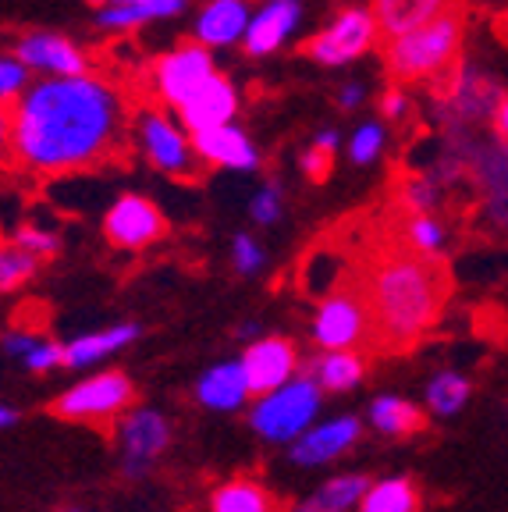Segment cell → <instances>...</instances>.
Returning <instances> with one entry per match:
<instances>
[{
  "label": "cell",
  "mask_w": 508,
  "mask_h": 512,
  "mask_svg": "<svg viewBox=\"0 0 508 512\" xmlns=\"http://www.w3.org/2000/svg\"><path fill=\"white\" fill-rule=\"evenodd\" d=\"M15 57L25 68H36L47 79H75V75H89V57L72 40L54 36V32H29L15 47Z\"/></svg>",
  "instance_id": "11"
},
{
  "label": "cell",
  "mask_w": 508,
  "mask_h": 512,
  "mask_svg": "<svg viewBox=\"0 0 508 512\" xmlns=\"http://www.w3.org/2000/svg\"><path fill=\"white\" fill-rule=\"evenodd\" d=\"M363 86H356V82H349V86H342V93H338V104L345 107V111H356L359 104H363Z\"/></svg>",
  "instance_id": "40"
},
{
  "label": "cell",
  "mask_w": 508,
  "mask_h": 512,
  "mask_svg": "<svg viewBox=\"0 0 508 512\" xmlns=\"http://www.w3.org/2000/svg\"><path fill=\"white\" fill-rule=\"evenodd\" d=\"M405 111H409V96L402 93V89H388V93L381 96V114L391 121L405 118Z\"/></svg>",
  "instance_id": "39"
},
{
  "label": "cell",
  "mask_w": 508,
  "mask_h": 512,
  "mask_svg": "<svg viewBox=\"0 0 508 512\" xmlns=\"http://www.w3.org/2000/svg\"><path fill=\"white\" fill-rule=\"evenodd\" d=\"M366 374V363L359 360L356 352H327L317 360V384L327 392H345L356 388Z\"/></svg>",
  "instance_id": "26"
},
{
  "label": "cell",
  "mask_w": 508,
  "mask_h": 512,
  "mask_svg": "<svg viewBox=\"0 0 508 512\" xmlns=\"http://www.w3.org/2000/svg\"><path fill=\"white\" fill-rule=\"evenodd\" d=\"M231 249H235V267H239L242 274H253L256 267L263 264V249L253 235H235Z\"/></svg>",
  "instance_id": "36"
},
{
  "label": "cell",
  "mask_w": 508,
  "mask_h": 512,
  "mask_svg": "<svg viewBox=\"0 0 508 512\" xmlns=\"http://www.w3.org/2000/svg\"><path fill=\"white\" fill-rule=\"evenodd\" d=\"M299 22H302L299 0H267V4L253 15V22H249L242 47H246V54H253V57L274 54L278 47H285L288 36L299 29Z\"/></svg>",
  "instance_id": "14"
},
{
  "label": "cell",
  "mask_w": 508,
  "mask_h": 512,
  "mask_svg": "<svg viewBox=\"0 0 508 512\" xmlns=\"http://www.w3.org/2000/svg\"><path fill=\"white\" fill-rule=\"evenodd\" d=\"M125 456H128V473H139L153 463V459L171 445V427L160 413L143 409V413H132L125 420Z\"/></svg>",
  "instance_id": "18"
},
{
  "label": "cell",
  "mask_w": 508,
  "mask_h": 512,
  "mask_svg": "<svg viewBox=\"0 0 508 512\" xmlns=\"http://www.w3.org/2000/svg\"><path fill=\"white\" fill-rule=\"evenodd\" d=\"M405 239H409L413 253L423 256V260H437L448 246L445 224L437 221L434 214H413L409 217V224H405Z\"/></svg>",
  "instance_id": "29"
},
{
  "label": "cell",
  "mask_w": 508,
  "mask_h": 512,
  "mask_svg": "<svg viewBox=\"0 0 508 512\" xmlns=\"http://www.w3.org/2000/svg\"><path fill=\"white\" fill-rule=\"evenodd\" d=\"M217 75L214 57L207 54V47L199 43H185V47H175L171 54H164L157 64H153V89L164 104L182 107L192 93H196L203 82H210Z\"/></svg>",
  "instance_id": "9"
},
{
  "label": "cell",
  "mask_w": 508,
  "mask_h": 512,
  "mask_svg": "<svg viewBox=\"0 0 508 512\" xmlns=\"http://www.w3.org/2000/svg\"><path fill=\"white\" fill-rule=\"evenodd\" d=\"M462 47V18L445 15L434 22L420 25V29L395 36L384 47V64L398 82H420L437 79L455 64Z\"/></svg>",
  "instance_id": "3"
},
{
  "label": "cell",
  "mask_w": 508,
  "mask_h": 512,
  "mask_svg": "<svg viewBox=\"0 0 508 512\" xmlns=\"http://www.w3.org/2000/svg\"><path fill=\"white\" fill-rule=\"evenodd\" d=\"M135 143L164 175H189L192 171V136L153 107L135 114Z\"/></svg>",
  "instance_id": "8"
},
{
  "label": "cell",
  "mask_w": 508,
  "mask_h": 512,
  "mask_svg": "<svg viewBox=\"0 0 508 512\" xmlns=\"http://www.w3.org/2000/svg\"><path fill=\"white\" fill-rule=\"evenodd\" d=\"M331 164H334V153L331 150H320L317 143L310 146V150L302 153V171L313 178V182H324L327 178V171H331Z\"/></svg>",
  "instance_id": "37"
},
{
  "label": "cell",
  "mask_w": 508,
  "mask_h": 512,
  "mask_svg": "<svg viewBox=\"0 0 508 512\" xmlns=\"http://www.w3.org/2000/svg\"><path fill=\"white\" fill-rule=\"evenodd\" d=\"M420 509V491L413 480L405 477H388L377 480L374 488L366 491V498L359 502V512H416Z\"/></svg>",
  "instance_id": "25"
},
{
  "label": "cell",
  "mask_w": 508,
  "mask_h": 512,
  "mask_svg": "<svg viewBox=\"0 0 508 512\" xmlns=\"http://www.w3.org/2000/svg\"><path fill=\"white\" fill-rule=\"evenodd\" d=\"M167 221L160 214V207L146 196L125 192L104 217V235L111 246L118 249H146L157 239H164Z\"/></svg>",
  "instance_id": "10"
},
{
  "label": "cell",
  "mask_w": 508,
  "mask_h": 512,
  "mask_svg": "<svg viewBox=\"0 0 508 512\" xmlns=\"http://www.w3.org/2000/svg\"><path fill=\"white\" fill-rule=\"evenodd\" d=\"M210 509L214 512H281L278 498L270 495L260 480H253V477H235V480H228L224 488H217L214 498H210Z\"/></svg>",
  "instance_id": "21"
},
{
  "label": "cell",
  "mask_w": 508,
  "mask_h": 512,
  "mask_svg": "<svg viewBox=\"0 0 508 512\" xmlns=\"http://www.w3.org/2000/svg\"><path fill=\"white\" fill-rule=\"evenodd\" d=\"M366 491H370L366 477L349 473V477H338V480H331V484H324V488L313 495V505H317L320 512H349L363 502Z\"/></svg>",
  "instance_id": "28"
},
{
  "label": "cell",
  "mask_w": 508,
  "mask_h": 512,
  "mask_svg": "<svg viewBox=\"0 0 508 512\" xmlns=\"http://www.w3.org/2000/svg\"><path fill=\"white\" fill-rule=\"evenodd\" d=\"M111 4H150V0H111Z\"/></svg>",
  "instance_id": "45"
},
{
  "label": "cell",
  "mask_w": 508,
  "mask_h": 512,
  "mask_svg": "<svg viewBox=\"0 0 508 512\" xmlns=\"http://www.w3.org/2000/svg\"><path fill=\"white\" fill-rule=\"evenodd\" d=\"M370 424L381 434H388V438H405V434L423 431V413L409 399L384 395V399H374V406H370Z\"/></svg>",
  "instance_id": "24"
},
{
  "label": "cell",
  "mask_w": 508,
  "mask_h": 512,
  "mask_svg": "<svg viewBox=\"0 0 508 512\" xmlns=\"http://www.w3.org/2000/svg\"><path fill=\"white\" fill-rule=\"evenodd\" d=\"M89 4H104V8H107V4H111V0H89Z\"/></svg>",
  "instance_id": "46"
},
{
  "label": "cell",
  "mask_w": 508,
  "mask_h": 512,
  "mask_svg": "<svg viewBox=\"0 0 508 512\" xmlns=\"http://www.w3.org/2000/svg\"><path fill=\"white\" fill-rule=\"evenodd\" d=\"M8 424H15V409L0 406V427H8Z\"/></svg>",
  "instance_id": "44"
},
{
  "label": "cell",
  "mask_w": 508,
  "mask_h": 512,
  "mask_svg": "<svg viewBox=\"0 0 508 512\" xmlns=\"http://www.w3.org/2000/svg\"><path fill=\"white\" fill-rule=\"evenodd\" d=\"M374 40H377L374 15L363 8H345L327 29H320L302 47V54L313 57L317 64H327V68H338V64H349L356 57H363L366 50L374 47Z\"/></svg>",
  "instance_id": "7"
},
{
  "label": "cell",
  "mask_w": 508,
  "mask_h": 512,
  "mask_svg": "<svg viewBox=\"0 0 508 512\" xmlns=\"http://www.w3.org/2000/svg\"><path fill=\"white\" fill-rule=\"evenodd\" d=\"M494 121H498L501 139H508V96H501L498 107H494Z\"/></svg>",
  "instance_id": "42"
},
{
  "label": "cell",
  "mask_w": 508,
  "mask_h": 512,
  "mask_svg": "<svg viewBox=\"0 0 508 512\" xmlns=\"http://www.w3.org/2000/svg\"><path fill=\"white\" fill-rule=\"evenodd\" d=\"M192 150H196V157L214 164V168H231V171L260 168V153H256L253 139L239 125H221V128H210V132H199V136H192Z\"/></svg>",
  "instance_id": "15"
},
{
  "label": "cell",
  "mask_w": 508,
  "mask_h": 512,
  "mask_svg": "<svg viewBox=\"0 0 508 512\" xmlns=\"http://www.w3.org/2000/svg\"><path fill=\"white\" fill-rule=\"evenodd\" d=\"M317 146H320V150L334 153V146H338V132H334V128H324V132L317 136Z\"/></svg>",
  "instance_id": "43"
},
{
  "label": "cell",
  "mask_w": 508,
  "mask_h": 512,
  "mask_svg": "<svg viewBox=\"0 0 508 512\" xmlns=\"http://www.w3.org/2000/svg\"><path fill=\"white\" fill-rule=\"evenodd\" d=\"M402 203L413 214H430L437 207V185L430 178H409L402 185Z\"/></svg>",
  "instance_id": "33"
},
{
  "label": "cell",
  "mask_w": 508,
  "mask_h": 512,
  "mask_svg": "<svg viewBox=\"0 0 508 512\" xmlns=\"http://www.w3.org/2000/svg\"><path fill=\"white\" fill-rule=\"evenodd\" d=\"M11 150V111L0 107V157Z\"/></svg>",
  "instance_id": "41"
},
{
  "label": "cell",
  "mask_w": 508,
  "mask_h": 512,
  "mask_svg": "<svg viewBox=\"0 0 508 512\" xmlns=\"http://www.w3.org/2000/svg\"><path fill=\"white\" fill-rule=\"evenodd\" d=\"M253 221L260 224H274L281 217V185L278 182H267L260 192L253 196V207H249Z\"/></svg>",
  "instance_id": "35"
},
{
  "label": "cell",
  "mask_w": 508,
  "mask_h": 512,
  "mask_svg": "<svg viewBox=\"0 0 508 512\" xmlns=\"http://www.w3.org/2000/svg\"><path fill=\"white\" fill-rule=\"evenodd\" d=\"M359 441V420L356 416H342V420H331V424L313 427L306 438H299V445L292 448V459L302 466H317L327 459H338L342 452H349Z\"/></svg>",
  "instance_id": "19"
},
{
  "label": "cell",
  "mask_w": 508,
  "mask_h": 512,
  "mask_svg": "<svg viewBox=\"0 0 508 512\" xmlns=\"http://www.w3.org/2000/svg\"><path fill=\"white\" fill-rule=\"evenodd\" d=\"M64 512H82V509H64Z\"/></svg>",
  "instance_id": "47"
},
{
  "label": "cell",
  "mask_w": 508,
  "mask_h": 512,
  "mask_svg": "<svg viewBox=\"0 0 508 512\" xmlns=\"http://www.w3.org/2000/svg\"><path fill=\"white\" fill-rule=\"evenodd\" d=\"M370 324L381 349H405L430 328L445 303V274L434 260L416 253H384L363 281Z\"/></svg>",
  "instance_id": "2"
},
{
  "label": "cell",
  "mask_w": 508,
  "mask_h": 512,
  "mask_svg": "<svg viewBox=\"0 0 508 512\" xmlns=\"http://www.w3.org/2000/svg\"><path fill=\"white\" fill-rule=\"evenodd\" d=\"M135 335H139L135 324H118V328L93 331V335H86V338H75V342L64 349V363H68V367H89V363L104 360V356H111V352L125 349Z\"/></svg>",
  "instance_id": "22"
},
{
  "label": "cell",
  "mask_w": 508,
  "mask_h": 512,
  "mask_svg": "<svg viewBox=\"0 0 508 512\" xmlns=\"http://www.w3.org/2000/svg\"><path fill=\"white\" fill-rule=\"evenodd\" d=\"M239 111V93L231 86L224 75H214L210 82L196 89V93L178 107V118H182V128L189 136H199V132H210V128L231 125Z\"/></svg>",
  "instance_id": "12"
},
{
  "label": "cell",
  "mask_w": 508,
  "mask_h": 512,
  "mask_svg": "<svg viewBox=\"0 0 508 512\" xmlns=\"http://www.w3.org/2000/svg\"><path fill=\"white\" fill-rule=\"evenodd\" d=\"M15 246L40 260V256H54L57 249H61V242H57V235L43 232V228H36V224H25V228H18Z\"/></svg>",
  "instance_id": "34"
},
{
  "label": "cell",
  "mask_w": 508,
  "mask_h": 512,
  "mask_svg": "<svg viewBox=\"0 0 508 512\" xmlns=\"http://www.w3.org/2000/svg\"><path fill=\"white\" fill-rule=\"evenodd\" d=\"M320 409V384L302 377V381H292L285 388H278L274 395L260 402L253 409V427L270 441H288L295 434L306 431L313 416Z\"/></svg>",
  "instance_id": "6"
},
{
  "label": "cell",
  "mask_w": 508,
  "mask_h": 512,
  "mask_svg": "<svg viewBox=\"0 0 508 512\" xmlns=\"http://www.w3.org/2000/svg\"><path fill=\"white\" fill-rule=\"evenodd\" d=\"M25 82H29V68H25L18 57H8V54H0V107L8 104H15L18 96L25 93Z\"/></svg>",
  "instance_id": "32"
},
{
  "label": "cell",
  "mask_w": 508,
  "mask_h": 512,
  "mask_svg": "<svg viewBox=\"0 0 508 512\" xmlns=\"http://www.w3.org/2000/svg\"><path fill=\"white\" fill-rule=\"evenodd\" d=\"M469 395H473V384L455 370H445L427 384V406L434 416H455L469 402Z\"/></svg>",
  "instance_id": "27"
},
{
  "label": "cell",
  "mask_w": 508,
  "mask_h": 512,
  "mask_svg": "<svg viewBox=\"0 0 508 512\" xmlns=\"http://www.w3.org/2000/svg\"><path fill=\"white\" fill-rule=\"evenodd\" d=\"M384 150V128L377 125V121H366V125L356 128V136L349 139V157L352 164H374L377 157H381Z\"/></svg>",
  "instance_id": "31"
},
{
  "label": "cell",
  "mask_w": 508,
  "mask_h": 512,
  "mask_svg": "<svg viewBox=\"0 0 508 512\" xmlns=\"http://www.w3.org/2000/svg\"><path fill=\"white\" fill-rule=\"evenodd\" d=\"M459 0H370V15H374L377 29L395 40L405 32L420 29V25L434 22V18L452 15Z\"/></svg>",
  "instance_id": "16"
},
{
  "label": "cell",
  "mask_w": 508,
  "mask_h": 512,
  "mask_svg": "<svg viewBox=\"0 0 508 512\" xmlns=\"http://www.w3.org/2000/svg\"><path fill=\"white\" fill-rule=\"evenodd\" d=\"M25 363H29L32 370H50L54 363H64V349L54 342H40V345H32V352L25 356Z\"/></svg>",
  "instance_id": "38"
},
{
  "label": "cell",
  "mask_w": 508,
  "mask_h": 512,
  "mask_svg": "<svg viewBox=\"0 0 508 512\" xmlns=\"http://www.w3.org/2000/svg\"><path fill=\"white\" fill-rule=\"evenodd\" d=\"M132 402H135V384L128 381V374L111 370V374H96L89 381L68 388L61 399L50 402L47 413L57 416V420H68V424L100 427L104 434H114V424H118L121 413Z\"/></svg>",
  "instance_id": "4"
},
{
  "label": "cell",
  "mask_w": 508,
  "mask_h": 512,
  "mask_svg": "<svg viewBox=\"0 0 508 512\" xmlns=\"http://www.w3.org/2000/svg\"><path fill=\"white\" fill-rule=\"evenodd\" d=\"M196 395H199V402L210 409H235L249 395L242 363H221V367L207 370V374L199 377Z\"/></svg>",
  "instance_id": "20"
},
{
  "label": "cell",
  "mask_w": 508,
  "mask_h": 512,
  "mask_svg": "<svg viewBox=\"0 0 508 512\" xmlns=\"http://www.w3.org/2000/svg\"><path fill=\"white\" fill-rule=\"evenodd\" d=\"M32 274H36V256L0 242V292H11V288L25 285Z\"/></svg>",
  "instance_id": "30"
},
{
  "label": "cell",
  "mask_w": 508,
  "mask_h": 512,
  "mask_svg": "<svg viewBox=\"0 0 508 512\" xmlns=\"http://www.w3.org/2000/svg\"><path fill=\"white\" fill-rule=\"evenodd\" d=\"M185 8V0H150V4H107L100 8L96 22L104 29H139L146 22H157V18H171Z\"/></svg>",
  "instance_id": "23"
},
{
  "label": "cell",
  "mask_w": 508,
  "mask_h": 512,
  "mask_svg": "<svg viewBox=\"0 0 508 512\" xmlns=\"http://www.w3.org/2000/svg\"><path fill=\"white\" fill-rule=\"evenodd\" d=\"M313 338L327 352H352V345L374 338V324H370V306H366L363 288H334L317 310Z\"/></svg>",
  "instance_id": "5"
},
{
  "label": "cell",
  "mask_w": 508,
  "mask_h": 512,
  "mask_svg": "<svg viewBox=\"0 0 508 512\" xmlns=\"http://www.w3.org/2000/svg\"><path fill=\"white\" fill-rule=\"evenodd\" d=\"M242 370H246L249 392L274 395L278 388H285L295 370V345L288 338H263L249 345V352L242 356Z\"/></svg>",
  "instance_id": "13"
},
{
  "label": "cell",
  "mask_w": 508,
  "mask_h": 512,
  "mask_svg": "<svg viewBox=\"0 0 508 512\" xmlns=\"http://www.w3.org/2000/svg\"><path fill=\"white\" fill-rule=\"evenodd\" d=\"M249 22H253L249 0H210L196 18V43L199 47H231L246 40Z\"/></svg>",
  "instance_id": "17"
},
{
  "label": "cell",
  "mask_w": 508,
  "mask_h": 512,
  "mask_svg": "<svg viewBox=\"0 0 508 512\" xmlns=\"http://www.w3.org/2000/svg\"><path fill=\"white\" fill-rule=\"evenodd\" d=\"M121 132V96L96 75L40 79L11 104V153L40 175L93 168L118 150Z\"/></svg>",
  "instance_id": "1"
}]
</instances>
